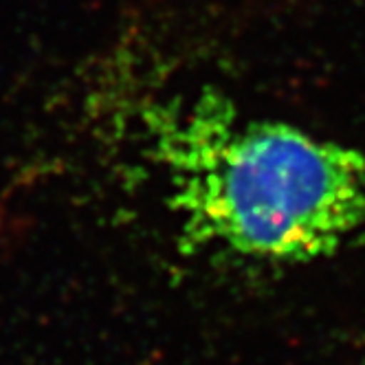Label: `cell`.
I'll list each match as a JSON object with an SVG mask.
<instances>
[{
	"mask_svg": "<svg viewBox=\"0 0 365 365\" xmlns=\"http://www.w3.org/2000/svg\"><path fill=\"white\" fill-rule=\"evenodd\" d=\"M180 238L267 262L332 255L365 233V154L271 119L218 93L141 113Z\"/></svg>",
	"mask_w": 365,
	"mask_h": 365,
	"instance_id": "1",
	"label": "cell"
}]
</instances>
